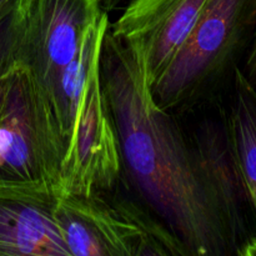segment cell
Masks as SVG:
<instances>
[{
    "label": "cell",
    "instance_id": "1",
    "mask_svg": "<svg viewBox=\"0 0 256 256\" xmlns=\"http://www.w3.org/2000/svg\"><path fill=\"white\" fill-rule=\"evenodd\" d=\"M100 80L130 189L190 256L236 255L186 129L155 102L139 48L118 39L109 28L100 52Z\"/></svg>",
    "mask_w": 256,
    "mask_h": 256
},
{
    "label": "cell",
    "instance_id": "2",
    "mask_svg": "<svg viewBox=\"0 0 256 256\" xmlns=\"http://www.w3.org/2000/svg\"><path fill=\"white\" fill-rule=\"evenodd\" d=\"M256 32V0H208L192 35L152 85L156 104L182 116L225 100Z\"/></svg>",
    "mask_w": 256,
    "mask_h": 256
},
{
    "label": "cell",
    "instance_id": "3",
    "mask_svg": "<svg viewBox=\"0 0 256 256\" xmlns=\"http://www.w3.org/2000/svg\"><path fill=\"white\" fill-rule=\"evenodd\" d=\"M120 184L58 196L54 218L69 256H190L136 195L120 192Z\"/></svg>",
    "mask_w": 256,
    "mask_h": 256
},
{
    "label": "cell",
    "instance_id": "4",
    "mask_svg": "<svg viewBox=\"0 0 256 256\" xmlns=\"http://www.w3.org/2000/svg\"><path fill=\"white\" fill-rule=\"evenodd\" d=\"M65 145L29 72L8 76L0 108V180L52 188L59 196Z\"/></svg>",
    "mask_w": 256,
    "mask_h": 256
},
{
    "label": "cell",
    "instance_id": "5",
    "mask_svg": "<svg viewBox=\"0 0 256 256\" xmlns=\"http://www.w3.org/2000/svg\"><path fill=\"white\" fill-rule=\"evenodd\" d=\"M102 14L99 0H25L22 68L50 114L62 72Z\"/></svg>",
    "mask_w": 256,
    "mask_h": 256
},
{
    "label": "cell",
    "instance_id": "6",
    "mask_svg": "<svg viewBox=\"0 0 256 256\" xmlns=\"http://www.w3.org/2000/svg\"><path fill=\"white\" fill-rule=\"evenodd\" d=\"M122 152L100 80V56L92 64L76 125L62 168L60 194L88 195L122 182Z\"/></svg>",
    "mask_w": 256,
    "mask_h": 256
},
{
    "label": "cell",
    "instance_id": "7",
    "mask_svg": "<svg viewBox=\"0 0 256 256\" xmlns=\"http://www.w3.org/2000/svg\"><path fill=\"white\" fill-rule=\"evenodd\" d=\"M202 116L185 128L216 196L235 252L256 236V209L236 165L224 115V102L199 109ZM196 112V110H195Z\"/></svg>",
    "mask_w": 256,
    "mask_h": 256
},
{
    "label": "cell",
    "instance_id": "8",
    "mask_svg": "<svg viewBox=\"0 0 256 256\" xmlns=\"http://www.w3.org/2000/svg\"><path fill=\"white\" fill-rule=\"evenodd\" d=\"M208 0H130L109 30L142 52L152 85L192 35Z\"/></svg>",
    "mask_w": 256,
    "mask_h": 256
},
{
    "label": "cell",
    "instance_id": "9",
    "mask_svg": "<svg viewBox=\"0 0 256 256\" xmlns=\"http://www.w3.org/2000/svg\"><path fill=\"white\" fill-rule=\"evenodd\" d=\"M46 185L0 180V256H69Z\"/></svg>",
    "mask_w": 256,
    "mask_h": 256
},
{
    "label": "cell",
    "instance_id": "10",
    "mask_svg": "<svg viewBox=\"0 0 256 256\" xmlns=\"http://www.w3.org/2000/svg\"><path fill=\"white\" fill-rule=\"evenodd\" d=\"M224 115L232 154L256 209V88L242 68L235 70L224 100Z\"/></svg>",
    "mask_w": 256,
    "mask_h": 256
},
{
    "label": "cell",
    "instance_id": "11",
    "mask_svg": "<svg viewBox=\"0 0 256 256\" xmlns=\"http://www.w3.org/2000/svg\"><path fill=\"white\" fill-rule=\"evenodd\" d=\"M25 0H10L0 9V78L22 66Z\"/></svg>",
    "mask_w": 256,
    "mask_h": 256
},
{
    "label": "cell",
    "instance_id": "12",
    "mask_svg": "<svg viewBox=\"0 0 256 256\" xmlns=\"http://www.w3.org/2000/svg\"><path fill=\"white\" fill-rule=\"evenodd\" d=\"M240 68H242V72H244L246 79L256 88V32L254 39L250 44L249 50H248L244 62H242Z\"/></svg>",
    "mask_w": 256,
    "mask_h": 256
},
{
    "label": "cell",
    "instance_id": "13",
    "mask_svg": "<svg viewBox=\"0 0 256 256\" xmlns=\"http://www.w3.org/2000/svg\"><path fill=\"white\" fill-rule=\"evenodd\" d=\"M100 5H102V10L104 12H112V10L118 9L120 5H122L124 2H130V0H99Z\"/></svg>",
    "mask_w": 256,
    "mask_h": 256
},
{
    "label": "cell",
    "instance_id": "14",
    "mask_svg": "<svg viewBox=\"0 0 256 256\" xmlns=\"http://www.w3.org/2000/svg\"><path fill=\"white\" fill-rule=\"evenodd\" d=\"M239 256H256V236L246 242L240 250Z\"/></svg>",
    "mask_w": 256,
    "mask_h": 256
},
{
    "label": "cell",
    "instance_id": "15",
    "mask_svg": "<svg viewBox=\"0 0 256 256\" xmlns=\"http://www.w3.org/2000/svg\"><path fill=\"white\" fill-rule=\"evenodd\" d=\"M12 72H14V70H12ZM8 76H9V74H8L6 76H2V78H0V108H2V100H4L5 90H6Z\"/></svg>",
    "mask_w": 256,
    "mask_h": 256
},
{
    "label": "cell",
    "instance_id": "16",
    "mask_svg": "<svg viewBox=\"0 0 256 256\" xmlns=\"http://www.w3.org/2000/svg\"><path fill=\"white\" fill-rule=\"evenodd\" d=\"M9 2L10 0H0V9H2V6H5V5H6Z\"/></svg>",
    "mask_w": 256,
    "mask_h": 256
}]
</instances>
